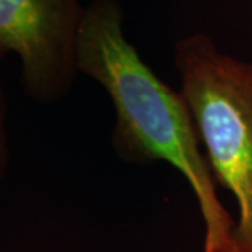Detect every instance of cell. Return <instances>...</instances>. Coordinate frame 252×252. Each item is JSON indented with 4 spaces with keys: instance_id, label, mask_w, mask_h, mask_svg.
I'll return each instance as SVG.
<instances>
[{
    "instance_id": "4",
    "label": "cell",
    "mask_w": 252,
    "mask_h": 252,
    "mask_svg": "<svg viewBox=\"0 0 252 252\" xmlns=\"http://www.w3.org/2000/svg\"><path fill=\"white\" fill-rule=\"evenodd\" d=\"M10 144H9V102L7 94L0 81V181L4 178L9 170Z\"/></svg>"
},
{
    "instance_id": "2",
    "label": "cell",
    "mask_w": 252,
    "mask_h": 252,
    "mask_svg": "<svg viewBox=\"0 0 252 252\" xmlns=\"http://www.w3.org/2000/svg\"><path fill=\"white\" fill-rule=\"evenodd\" d=\"M174 64L212 174L238 205L235 252H252V63L195 34L175 44Z\"/></svg>"
},
{
    "instance_id": "1",
    "label": "cell",
    "mask_w": 252,
    "mask_h": 252,
    "mask_svg": "<svg viewBox=\"0 0 252 252\" xmlns=\"http://www.w3.org/2000/svg\"><path fill=\"white\" fill-rule=\"evenodd\" d=\"M79 72L102 86L115 109L112 146L126 162L165 161L188 181L205 221V252H235L234 220L219 200L215 177L182 93L144 63L124 34L118 0H91L77 42Z\"/></svg>"
},
{
    "instance_id": "3",
    "label": "cell",
    "mask_w": 252,
    "mask_h": 252,
    "mask_svg": "<svg viewBox=\"0 0 252 252\" xmlns=\"http://www.w3.org/2000/svg\"><path fill=\"white\" fill-rule=\"evenodd\" d=\"M80 0H0V61L17 55L21 87L39 105L66 98L79 72Z\"/></svg>"
}]
</instances>
